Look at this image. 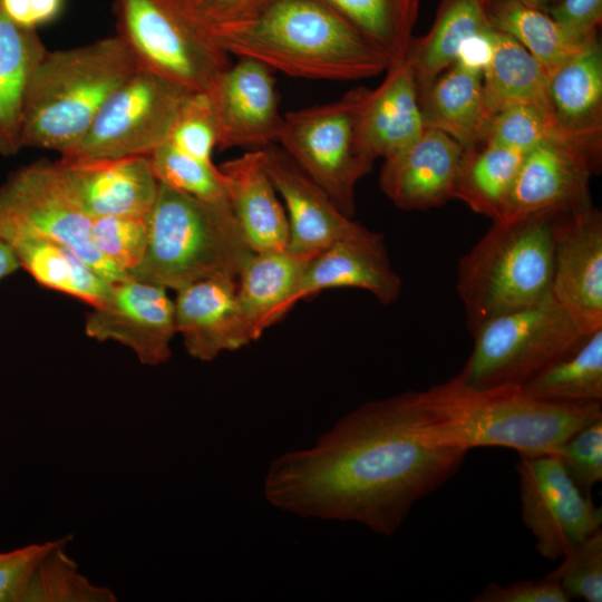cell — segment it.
Listing matches in <instances>:
<instances>
[{
  "instance_id": "cell-1",
  "label": "cell",
  "mask_w": 602,
  "mask_h": 602,
  "mask_svg": "<svg viewBox=\"0 0 602 602\" xmlns=\"http://www.w3.org/2000/svg\"><path fill=\"white\" fill-rule=\"evenodd\" d=\"M466 453L438 438L421 391L408 390L362 404L311 447L276 457L263 493L281 511L390 536L416 502L456 474Z\"/></svg>"
},
{
  "instance_id": "cell-2",
  "label": "cell",
  "mask_w": 602,
  "mask_h": 602,
  "mask_svg": "<svg viewBox=\"0 0 602 602\" xmlns=\"http://www.w3.org/2000/svg\"><path fill=\"white\" fill-rule=\"evenodd\" d=\"M206 30L227 55L258 59L292 77L358 80L390 64L324 0H272L250 19Z\"/></svg>"
},
{
  "instance_id": "cell-3",
  "label": "cell",
  "mask_w": 602,
  "mask_h": 602,
  "mask_svg": "<svg viewBox=\"0 0 602 602\" xmlns=\"http://www.w3.org/2000/svg\"><path fill=\"white\" fill-rule=\"evenodd\" d=\"M421 394L438 438L467 452L497 446L527 457L559 455L602 418L601 401L547 399L516 385L475 389L454 377Z\"/></svg>"
},
{
  "instance_id": "cell-4",
  "label": "cell",
  "mask_w": 602,
  "mask_h": 602,
  "mask_svg": "<svg viewBox=\"0 0 602 602\" xmlns=\"http://www.w3.org/2000/svg\"><path fill=\"white\" fill-rule=\"evenodd\" d=\"M139 68L116 35L48 51L29 81L21 115L20 146L62 154L87 132L109 96Z\"/></svg>"
},
{
  "instance_id": "cell-5",
  "label": "cell",
  "mask_w": 602,
  "mask_h": 602,
  "mask_svg": "<svg viewBox=\"0 0 602 602\" xmlns=\"http://www.w3.org/2000/svg\"><path fill=\"white\" fill-rule=\"evenodd\" d=\"M148 242L135 280L179 290L210 278H239L254 253L229 201L210 202L159 183Z\"/></svg>"
},
{
  "instance_id": "cell-6",
  "label": "cell",
  "mask_w": 602,
  "mask_h": 602,
  "mask_svg": "<svg viewBox=\"0 0 602 602\" xmlns=\"http://www.w3.org/2000/svg\"><path fill=\"white\" fill-rule=\"evenodd\" d=\"M560 214L544 213L509 224L493 222L462 258L457 292L470 331L551 293L553 232Z\"/></svg>"
},
{
  "instance_id": "cell-7",
  "label": "cell",
  "mask_w": 602,
  "mask_h": 602,
  "mask_svg": "<svg viewBox=\"0 0 602 602\" xmlns=\"http://www.w3.org/2000/svg\"><path fill=\"white\" fill-rule=\"evenodd\" d=\"M472 332V353L456 378L475 389L522 386L586 337L552 293L492 318Z\"/></svg>"
},
{
  "instance_id": "cell-8",
  "label": "cell",
  "mask_w": 602,
  "mask_h": 602,
  "mask_svg": "<svg viewBox=\"0 0 602 602\" xmlns=\"http://www.w3.org/2000/svg\"><path fill=\"white\" fill-rule=\"evenodd\" d=\"M113 10L139 66L192 91L207 93L231 64L187 0H114Z\"/></svg>"
},
{
  "instance_id": "cell-9",
  "label": "cell",
  "mask_w": 602,
  "mask_h": 602,
  "mask_svg": "<svg viewBox=\"0 0 602 602\" xmlns=\"http://www.w3.org/2000/svg\"><path fill=\"white\" fill-rule=\"evenodd\" d=\"M359 95L356 88L337 101L287 113L276 143L348 217L356 213V186L376 161L359 133Z\"/></svg>"
},
{
  "instance_id": "cell-10",
  "label": "cell",
  "mask_w": 602,
  "mask_h": 602,
  "mask_svg": "<svg viewBox=\"0 0 602 602\" xmlns=\"http://www.w3.org/2000/svg\"><path fill=\"white\" fill-rule=\"evenodd\" d=\"M91 219L68 191L56 162L46 159L23 165L0 185V239L41 237L71 247L109 283L129 275L95 247Z\"/></svg>"
},
{
  "instance_id": "cell-11",
  "label": "cell",
  "mask_w": 602,
  "mask_h": 602,
  "mask_svg": "<svg viewBox=\"0 0 602 602\" xmlns=\"http://www.w3.org/2000/svg\"><path fill=\"white\" fill-rule=\"evenodd\" d=\"M192 91L142 66L105 101L87 132L61 158L147 156L168 139Z\"/></svg>"
},
{
  "instance_id": "cell-12",
  "label": "cell",
  "mask_w": 602,
  "mask_h": 602,
  "mask_svg": "<svg viewBox=\"0 0 602 602\" xmlns=\"http://www.w3.org/2000/svg\"><path fill=\"white\" fill-rule=\"evenodd\" d=\"M522 520L536 540V550L551 561L598 531L602 509L570 477L559 455H520Z\"/></svg>"
},
{
  "instance_id": "cell-13",
  "label": "cell",
  "mask_w": 602,
  "mask_h": 602,
  "mask_svg": "<svg viewBox=\"0 0 602 602\" xmlns=\"http://www.w3.org/2000/svg\"><path fill=\"white\" fill-rule=\"evenodd\" d=\"M91 308L85 322L89 338L118 342L145 366H159L171 358L177 332L174 301L166 288L129 276L111 283L105 299Z\"/></svg>"
},
{
  "instance_id": "cell-14",
  "label": "cell",
  "mask_w": 602,
  "mask_h": 602,
  "mask_svg": "<svg viewBox=\"0 0 602 602\" xmlns=\"http://www.w3.org/2000/svg\"><path fill=\"white\" fill-rule=\"evenodd\" d=\"M601 157L567 142H547L524 155L502 219L509 224L544 213L591 206L590 179Z\"/></svg>"
},
{
  "instance_id": "cell-15",
  "label": "cell",
  "mask_w": 602,
  "mask_h": 602,
  "mask_svg": "<svg viewBox=\"0 0 602 602\" xmlns=\"http://www.w3.org/2000/svg\"><path fill=\"white\" fill-rule=\"evenodd\" d=\"M551 293L584 336L602 328V214L592 205L556 219Z\"/></svg>"
},
{
  "instance_id": "cell-16",
  "label": "cell",
  "mask_w": 602,
  "mask_h": 602,
  "mask_svg": "<svg viewBox=\"0 0 602 602\" xmlns=\"http://www.w3.org/2000/svg\"><path fill=\"white\" fill-rule=\"evenodd\" d=\"M206 93L214 114L221 149L263 148L276 144L283 124L275 78L264 62L239 57Z\"/></svg>"
},
{
  "instance_id": "cell-17",
  "label": "cell",
  "mask_w": 602,
  "mask_h": 602,
  "mask_svg": "<svg viewBox=\"0 0 602 602\" xmlns=\"http://www.w3.org/2000/svg\"><path fill=\"white\" fill-rule=\"evenodd\" d=\"M261 151L266 173L283 200L289 222V251L315 255L334 242L366 230L343 214L278 144Z\"/></svg>"
},
{
  "instance_id": "cell-18",
  "label": "cell",
  "mask_w": 602,
  "mask_h": 602,
  "mask_svg": "<svg viewBox=\"0 0 602 602\" xmlns=\"http://www.w3.org/2000/svg\"><path fill=\"white\" fill-rule=\"evenodd\" d=\"M80 210L91 220L107 215L147 217L159 182L147 156L56 162Z\"/></svg>"
},
{
  "instance_id": "cell-19",
  "label": "cell",
  "mask_w": 602,
  "mask_h": 602,
  "mask_svg": "<svg viewBox=\"0 0 602 602\" xmlns=\"http://www.w3.org/2000/svg\"><path fill=\"white\" fill-rule=\"evenodd\" d=\"M464 147L441 130L425 127L404 151L385 158L379 185L405 211H426L454 198Z\"/></svg>"
},
{
  "instance_id": "cell-20",
  "label": "cell",
  "mask_w": 602,
  "mask_h": 602,
  "mask_svg": "<svg viewBox=\"0 0 602 602\" xmlns=\"http://www.w3.org/2000/svg\"><path fill=\"white\" fill-rule=\"evenodd\" d=\"M237 280L204 279L176 291V332L187 353L211 361L224 351L240 349L255 340L237 300Z\"/></svg>"
},
{
  "instance_id": "cell-21",
  "label": "cell",
  "mask_w": 602,
  "mask_h": 602,
  "mask_svg": "<svg viewBox=\"0 0 602 602\" xmlns=\"http://www.w3.org/2000/svg\"><path fill=\"white\" fill-rule=\"evenodd\" d=\"M401 279L392 269L381 234L365 230L313 255L303 272L297 301L333 288L369 291L379 302H395Z\"/></svg>"
},
{
  "instance_id": "cell-22",
  "label": "cell",
  "mask_w": 602,
  "mask_h": 602,
  "mask_svg": "<svg viewBox=\"0 0 602 602\" xmlns=\"http://www.w3.org/2000/svg\"><path fill=\"white\" fill-rule=\"evenodd\" d=\"M375 89L360 87L357 123L361 139L377 158H388L415 143L425 129L418 88L406 61L391 64Z\"/></svg>"
},
{
  "instance_id": "cell-23",
  "label": "cell",
  "mask_w": 602,
  "mask_h": 602,
  "mask_svg": "<svg viewBox=\"0 0 602 602\" xmlns=\"http://www.w3.org/2000/svg\"><path fill=\"white\" fill-rule=\"evenodd\" d=\"M219 169L232 212L252 251L287 249L288 216L264 167L261 148L230 159Z\"/></svg>"
},
{
  "instance_id": "cell-24",
  "label": "cell",
  "mask_w": 602,
  "mask_h": 602,
  "mask_svg": "<svg viewBox=\"0 0 602 602\" xmlns=\"http://www.w3.org/2000/svg\"><path fill=\"white\" fill-rule=\"evenodd\" d=\"M418 104L425 127L441 130L464 148L484 143L493 116L482 74L454 64L418 88Z\"/></svg>"
},
{
  "instance_id": "cell-25",
  "label": "cell",
  "mask_w": 602,
  "mask_h": 602,
  "mask_svg": "<svg viewBox=\"0 0 602 602\" xmlns=\"http://www.w3.org/2000/svg\"><path fill=\"white\" fill-rule=\"evenodd\" d=\"M550 113L576 137L602 146V47L599 36L547 79Z\"/></svg>"
},
{
  "instance_id": "cell-26",
  "label": "cell",
  "mask_w": 602,
  "mask_h": 602,
  "mask_svg": "<svg viewBox=\"0 0 602 602\" xmlns=\"http://www.w3.org/2000/svg\"><path fill=\"white\" fill-rule=\"evenodd\" d=\"M312 256L284 249L254 252L247 260L237 278L236 294L255 340L298 302L299 285Z\"/></svg>"
},
{
  "instance_id": "cell-27",
  "label": "cell",
  "mask_w": 602,
  "mask_h": 602,
  "mask_svg": "<svg viewBox=\"0 0 602 602\" xmlns=\"http://www.w3.org/2000/svg\"><path fill=\"white\" fill-rule=\"evenodd\" d=\"M47 52L35 29L11 21L0 8V155L20 149L23 100L31 76Z\"/></svg>"
},
{
  "instance_id": "cell-28",
  "label": "cell",
  "mask_w": 602,
  "mask_h": 602,
  "mask_svg": "<svg viewBox=\"0 0 602 602\" xmlns=\"http://www.w3.org/2000/svg\"><path fill=\"white\" fill-rule=\"evenodd\" d=\"M492 27L486 0H439L430 29L412 38L405 57L417 88L455 64L464 39Z\"/></svg>"
},
{
  "instance_id": "cell-29",
  "label": "cell",
  "mask_w": 602,
  "mask_h": 602,
  "mask_svg": "<svg viewBox=\"0 0 602 602\" xmlns=\"http://www.w3.org/2000/svg\"><path fill=\"white\" fill-rule=\"evenodd\" d=\"M25 269L40 285L98 305L111 283L95 272L71 247L41 237L6 241Z\"/></svg>"
},
{
  "instance_id": "cell-30",
  "label": "cell",
  "mask_w": 602,
  "mask_h": 602,
  "mask_svg": "<svg viewBox=\"0 0 602 602\" xmlns=\"http://www.w3.org/2000/svg\"><path fill=\"white\" fill-rule=\"evenodd\" d=\"M547 79L541 64L520 42L495 31L493 56L482 74L485 104L493 117L517 105L550 111Z\"/></svg>"
},
{
  "instance_id": "cell-31",
  "label": "cell",
  "mask_w": 602,
  "mask_h": 602,
  "mask_svg": "<svg viewBox=\"0 0 602 602\" xmlns=\"http://www.w3.org/2000/svg\"><path fill=\"white\" fill-rule=\"evenodd\" d=\"M525 152L493 143L465 148L454 198L498 222L504 213Z\"/></svg>"
},
{
  "instance_id": "cell-32",
  "label": "cell",
  "mask_w": 602,
  "mask_h": 602,
  "mask_svg": "<svg viewBox=\"0 0 602 602\" xmlns=\"http://www.w3.org/2000/svg\"><path fill=\"white\" fill-rule=\"evenodd\" d=\"M486 11L492 26L520 42L547 76L599 36L579 38L547 12L514 0H486Z\"/></svg>"
},
{
  "instance_id": "cell-33",
  "label": "cell",
  "mask_w": 602,
  "mask_h": 602,
  "mask_svg": "<svg viewBox=\"0 0 602 602\" xmlns=\"http://www.w3.org/2000/svg\"><path fill=\"white\" fill-rule=\"evenodd\" d=\"M379 48L389 65L405 60L420 0H324Z\"/></svg>"
},
{
  "instance_id": "cell-34",
  "label": "cell",
  "mask_w": 602,
  "mask_h": 602,
  "mask_svg": "<svg viewBox=\"0 0 602 602\" xmlns=\"http://www.w3.org/2000/svg\"><path fill=\"white\" fill-rule=\"evenodd\" d=\"M522 387L547 399L602 401V328L556 359Z\"/></svg>"
},
{
  "instance_id": "cell-35",
  "label": "cell",
  "mask_w": 602,
  "mask_h": 602,
  "mask_svg": "<svg viewBox=\"0 0 602 602\" xmlns=\"http://www.w3.org/2000/svg\"><path fill=\"white\" fill-rule=\"evenodd\" d=\"M71 536L60 541L32 570L20 602H115L117 595L107 586L91 582L67 553Z\"/></svg>"
},
{
  "instance_id": "cell-36",
  "label": "cell",
  "mask_w": 602,
  "mask_h": 602,
  "mask_svg": "<svg viewBox=\"0 0 602 602\" xmlns=\"http://www.w3.org/2000/svg\"><path fill=\"white\" fill-rule=\"evenodd\" d=\"M547 142L572 143L602 156V146L574 136L562 128L548 110L532 105L512 106L497 113L484 140L525 153Z\"/></svg>"
},
{
  "instance_id": "cell-37",
  "label": "cell",
  "mask_w": 602,
  "mask_h": 602,
  "mask_svg": "<svg viewBox=\"0 0 602 602\" xmlns=\"http://www.w3.org/2000/svg\"><path fill=\"white\" fill-rule=\"evenodd\" d=\"M147 158L159 183L204 201H227L223 176L213 163L192 157L167 140Z\"/></svg>"
},
{
  "instance_id": "cell-38",
  "label": "cell",
  "mask_w": 602,
  "mask_h": 602,
  "mask_svg": "<svg viewBox=\"0 0 602 602\" xmlns=\"http://www.w3.org/2000/svg\"><path fill=\"white\" fill-rule=\"evenodd\" d=\"M147 217L107 215L93 219V244L107 261L128 274L144 258L148 242Z\"/></svg>"
},
{
  "instance_id": "cell-39",
  "label": "cell",
  "mask_w": 602,
  "mask_h": 602,
  "mask_svg": "<svg viewBox=\"0 0 602 602\" xmlns=\"http://www.w3.org/2000/svg\"><path fill=\"white\" fill-rule=\"evenodd\" d=\"M563 562L550 574L570 599L602 601V532L601 528L572 547Z\"/></svg>"
},
{
  "instance_id": "cell-40",
  "label": "cell",
  "mask_w": 602,
  "mask_h": 602,
  "mask_svg": "<svg viewBox=\"0 0 602 602\" xmlns=\"http://www.w3.org/2000/svg\"><path fill=\"white\" fill-rule=\"evenodd\" d=\"M181 152L206 163L217 143L216 124L206 93H193L181 108L168 139Z\"/></svg>"
},
{
  "instance_id": "cell-41",
  "label": "cell",
  "mask_w": 602,
  "mask_h": 602,
  "mask_svg": "<svg viewBox=\"0 0 602 602\" xmlns=\"http://www.w3.org/2000/svg\"><path fill=\"white\" fill-rule=\"evenodd\" d=\"M560 459L584 492L602 480V418L582 428L562 447Z\"/></svg>"
},
{
  "instance_id": "cell-42",
  "label": "cell",
  "mask_w": 602,
  "mask_h": 602,
  "mask_svg": "<svg viewBox=\"0 0 602 602\" xmlns=\"http://www.w3.org/2000/svg\"><path fill=\"white\" fill-rule=\"evenodd\" d=\"M59 541L60 537L0 552V602H20L32 570Z\"/></svg>"
},
{
  "instance_id": "cell-43",
  "label": "cell",
  "mask_w": 602,
  "mask_h": 602,
  "mask_svg": "<svg viewBox=\"0 0 602 602\" xmlns=\"http://www.w3.org/2000/svg\"><path fill=\"white\" fill-rule=\"evenodd\" d=\"M560 582L547 574L541 580L517 581L509 585L488 583L474 602H567Z\"/></svg>"
},
{
  "instance_id": "cell-44",
  "label": "cell",
  "mask_w": 602,
  "mask_h": 602,
  "mask_svg": "<svg viewBox=\"0 0 602 602\" xmlns=\"http://www.w3.org/2000/svg\"><path fill=\"white\" fill-rule=\"evenodd\" d=\"M546 12L574 36L591 39L599 35L602 0H560Z\"/></svg>"
},
{
  "instance_id": "cell-45",
  "label": "cell",
  "mask_w": 602,
  "mask_h": 602,
  "mask_svg": "<svg viewBox=\"0 0 602 602\" xmlns=\"http://www.w3.org/2000/svg\"><path fill=\"white\" fill-rule=\"evenodd\" d=\"M205 26L214 28L250 19L272 0H187Z\"/></svg>"
},
{
  "instance_id": "cell-46",
  "label": "cell",
  "mask_w": 602,
  "mask_h": 602,
  "mask_svg": "<svg viewBox=\"0 0 602 602\" xmlns=\"http://www.w3.org/2000/svg\"><path fill=\"white\" fill-rule=\"evenodd\" d=\"M64 0H0L3 13L16 25L35 29L55 20Z\"/></svg>"
},
{
  "instance_id": "cell-47",
  "label": "cell",
  "mask_w": 602,
  "mask_h": 602,
  "mask_svg": "<svg viewBox=\"0 0 602 602\" xmlns=\"http://www.w3.org/2000/svg\"><path fill=\"white\" fill-rule=\"evenodd\" d=\"M495 31L492 27L464 39L458 47L455 64L467 70L483 74L493 56Z\"/></svg>"
},
{
  "instance_id": "cell-48",
  "label": "cell",
  "mask_w": 602,
  "mask_h": 602,
  "mask_svg": "<svg viewBox=\"0 0 602 602\" xmlns=\"http://www.w3.org/2000/svg\"><path fill=\"white\" fill-rule=\"evenodd\" d=\"M20 269L19 262L9 247V245L0 239V281L13 274Z\"/></svg>"
},
{
  "instance_id": "cell-49",
  "label": "cell",
  "mask_w": 602,
  "mask_h": 602,
  "mask_svg": "<svg viewBox=\"0 0 602 602\" xmlns=\"http://www.w3.org/2000/svg\"><path fill=\"white\" fill-rule=\"evenodd\" d=\"M514 1H517L525 6H528L538 10H543L546 12L551 7H553L560 0H514Z\"/></svg>"
}]
</instances>
